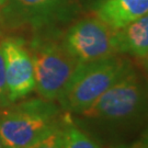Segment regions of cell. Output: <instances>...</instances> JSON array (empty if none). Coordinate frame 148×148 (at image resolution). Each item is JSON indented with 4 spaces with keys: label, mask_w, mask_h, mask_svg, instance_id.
Returning <instances> with one entry per match:
<instances>
[{
    "label": "cell",
    "mask_w": 148,
    "mask_h": 148,
    "mask_svg": "<svg viewBox=\"0 0 148 148\" xmlns=\"http://www.w3.org/2000/svg\"><path fill=\"white\" fill-rule=\"evenodd\" d=\"M81 115L123 128L143 123L148 117V78L133 65Z\"/></svg>",
    "instance_id": "obj_1"
},
{
    "label": "cell",
    "mask_w": 148,
    "mask_h": 148,
    "mask_svg": "<svg viewBox=\"0 0 148 148\" xmlns=\"http://www.w3.org/2000/svg\"><path fill=\"white\" fill-rule=\"evenodd\" d=\"M132 67L131 60L121 54L80 63L58 98L60 106L69 113H84Z\"/></svg>",
    "instance_id": "obj_2"
},
{
    "label": "cell",
    "mask_w": 148,
    "mask_h": 148,
    "mask_svg": "<svg viewBox=\"0 0 148 148\" xmlns=\"http://www.w3.org/2000/svg\"><path fill=\"white\" fill-rule=\"evenodd\" d=\"M27 49L34 68V90L42 99L58 100L80 63L54 31L34 36Z\"/></svg>",
    "instance_id": "obj_3"
},
{
    "label": "cell",
    "mask_w": 148,
    "mask_h": 148,
    "mask_svg": "<svg viewBox=\"0 0 148 148\" xmlns=\"http://www.w3.org/2000/svg\"><path fill=\"white\" fill-rule=\"evenodd\" d=\"M0 114L3 148H25L66 120L53 101L32 99L5 106Z\"/></svg>",
    "instance_id": "obj_4"
},
{
    "label": "cell",
    "mask_w": 148,
    "mask_h": 148,
    "mask_svg": "<svg viewBox=\"0 0 148 148\" xmlns=\"http://www.w3.org/2000/svg\"><path fill=\"white\" fill-rule=\"evenodd\" d=\"M115 32L95 14L76 21L62 38L79 63H90L119 55Z\"/></svg>",
    "instance_id": "obj_5"
},
{
    "label": "cell",
    "mask_w": 148,
    "mask_h": 148,
    "mask_svg": "<svg viewBox=\"0 0 148 148\" xmlns=\"http://www.w3.org/2000/svg\"><path fill=\"white\" fill-rule=\"evenodd\" d=\"M5 80L11 103L27 97L35 89L34 68L25 42L16 37L1 41Z\"/></svg>",
    "instance_id": "obj_6"
},
{
    "label": "cell",
    "mask_w": 148,
    "mask_h": 148,
    "mask_svg": "<svg viewBox=\"0 0 148 148\" xmlns=\"http://www.w3.org/2000/svg\"><path fill=\"white\" fill-rule=\"evenodd\" d=\"M75 12V0H8L5 19L46 27L67 21Z\"/></svg>",
    "instance_id": "obj_7"
},
{
    "label": "cell",
    "mask_w": 148,
    "mask_h": 148,
    "mask_svg": "<svg viewBox=\"0 0 148 148\" xmlns=\"http://www.w3.org/2000/svg\"><path fill=\"white\" fill-rule=\"evenodd\" d=\"M93 11L108 25L119 30L147 13L148 0H101Z\"/></svg>",
    "instance_id": "obj_8"
},
{
    "label": "cell",
    "mask_w": 148,
    "mask_h": 148,
    "mask_svg": "<svg viewBox=\"0 0 148 148\" xmlns=\"http://www.w3.org/2000/svg\"><path fill=\"white\" fill-rule=\"evenodd\" d=\"M119 54L148 57V12L115 32Z\"/></svg>",
    "instance_id": "obj_9"
},
{
    "label": "cell",
    "mask_w": 148,
    "mask_h": 148,
    "mask_svg": "<svg viewBox=\"0 0 148 148\" xmlns=\"http://www.w3.org/2000/svg\"><path fill=\"white\" fill-rule=\"evenodd\" d=\"M65 148H102L88 134L69 121L65 123Z\"/></svg>",
    "instance_id": "obj_10"
},
{
    "label": "cell",
    "mask_w": 148,
    "mask_h": 148,
    "mask_svg": "<svg viewBox=\"0 0 148 148\" xmlns=\"http://www.w3.org/2000/svg\"><path fill=\"white\" fill-rule=\"evenodd\" d=\"M65 123L66 120L25 148H65Z\"/></svg>",
    "instance_id": "obj_11"
},
{
    "label": "cell",
    "mask_w": 148,
    "mask_h": 148,
    "mask_svg": "<svg viewBox=\"0 0 148 148\" xmlns=\"http://www.w3.org/2000/svg\"><path fill=\"white\" fill-rule=\"evenodd\" d=\"M11 102L9 100L8 88H7V80H5V59L3 53L1 48V41H0V106H10Z\"/></svg>",
    "instance_id": "obj_12"
},
{
    "label": "cell",
    "mask_w": 148,
    "mask_h": 148,
    "mask_svg": "<svg viewBox=\"0 0 148 148\" xmlns=\"http://www.w3.org/2000/svg\"><path fill=\"white\" fill-rule=\"evenodd\" d=\"M113 148H148V128L134 143L130 144V145H119Z\"/></svg>",
    "instance_id": "obj_13"
},
{
    "label": "cell",
    "mask_w": 148,
    "mask_h": 148,
    "mask_svg": "<svg viewBox=\"0 0 148 148\" xmlns=\"http://www.w3.org/2000/svg\"><path fill=\"white\" fill-rule=\"evenodd\" d=\"M7 5H8V0H0V20L5 19Z\"/></svg>",
    "instance_id": "obj_14"
},
{
    "label": "cell",
    "mask_w": 148,
    "mask_h": 148,
    "mask_svg": "<svg viewBox=\"0 0 148 148\" xmlns=\"http://www.w3.org/2000/svg\"><path fill=\"white\" fill-rule=\"evenodd\" d=\"M0 148H3V144H2V139H1V136H0Z\"/></svg>",
    "instance_id": "obj_15"
},
{
    "label": "cell",
    "mask_w": 148,
    "mask_h": 148,
    "mask_svg": "<svg viewBox=\"0 0 148 148\" xmlns=\"http://www.w3.org/2000/svg\"><path fill=\"white\" fill-rule=\"evenodd\" d=\"M146 69H147V73H148V58H147V62H146Z\"/></svg>",
    "instance_id": "obj_16"
},
{
    "label": "cell",
    "mask_w": 148,
    "mask_h": 148,
    "mask_svg": "<svg viewBox=\"0 0 148 148\" xmlns=\"http://www.w3.org/2000/svg\"><path fill=\"white\" fill-rule=\"evenodd\" d=\"M100 1H101V0H100ZM100 1H99V2H100ZM97 5H98V3H97Z\"/></svg>",
    "instance_id": "obj_17"
},
{
    "label": "cell",
    "mask_w": 148,
    "mask_h": 148,
    "mask_svg": "<svg viewBox=\"0 0 148 148\" xmlns=\"http://www.w3.org/2000/svg\"><path fill=\"white\" fill-rule=\"evenodd\" d=\"M147 58H148V57H147Z\"/></svg>",
    "instance_id": "obj_18"
}]
</instances>
